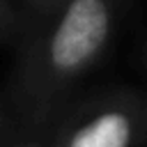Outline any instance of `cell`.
Here are the masks:
<instances>
[{
    "label": "cell",
    "mask_w": 147,
    "mask_h": 147,
    "mask_svg": "<svg viewBox=\"0 0 147 147\" xmlns=\"http://www.w3.org/2000/svg\"><path fill=\"white\" fill-rule=\"evenodd\" d=\"M113 0H23L18 53L5 87L25 129L51 122L76 80L108 48Z\"/></svg>",
    "instance_id": "1"
},
{
    "label": "cell",
    "mask_w": 147,
    "mask_h": 147,
    "mask_svg": "<svg viewBox=\"0 0 147 147\" xmlns=\"http://www.w3.org/2000/svg\"><path fill=\"white\" fill-rule=\"evenodd\" d=\"M145 126L136 101L99 99L69 115L46 147H133Z\"/></svg>",
    "instance_id": "2"
},
{
    "label": "cell",
    "mask_w": 147,
    "mask_h": 147,
    "mask_svg": "<svg viewBox=\"0 0 147 147\" xmlns=\"http://www.w3.org/2000/svg\"><path fill=\"white\" fill-rule=\"evenodd\" d=\"M21 32V5L0 0V44H16Z\"/></svg>",
    "instance_id": "3"
},
{
    "label": "cell",
    "mask_w": 147,
    "mask_h": 147,
    "mask_svg": "<svg viewBox=\"0 0 147 147\" xmlns=\"http://www.w3.org/2000/svg\"><path fill=\"white\" fill-rule=\"evenodd\" d=\"M9 122H11V108H9L7 94H5V90H2V92H0V142L7 138Z\"/></svg>",
    "instance_id": "4"
},
{
    "label": "cell",
    "mask_w": 147,
    "mask_h": 147,
    "mask_svg": "<svg viewBox=\"0 0 147 147\" xmlns=\"http://www.w3.org/2000/svg\"><path fill=\"white\" fill-rule=\"evenodd\" d=\"M0 147H46L44 142H37V140H2Z\"/></svg>",
    "instance_id": "5"
}]
</instances>
